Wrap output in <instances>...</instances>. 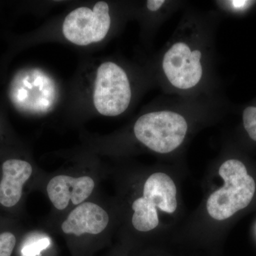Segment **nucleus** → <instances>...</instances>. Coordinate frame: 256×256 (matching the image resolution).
I'll return each mask as SVG.
<instances>
[{
  "label": "nucleus",
  "mask_w": 256,
  "mask_h": 256,
  "mask_svg": "<svg viewBox=\"0 0 256 256\" xmlns=\"http://www.w3.org/2000/svg\"><path fill=\"white\" fill-rule=\"evenodd\" d=\"M254 2L245 1V0H234V1L227 2V3L228 5H230L232 9L237 10V11L246 9L252 4V3Z\"/></svg>",
  "instance_id": "14"
},
{
  "label": "nucleus",
  "mask_w": 256,
  "mask_h": 256,
  "mask_svg": "<svg viewBox=\"0 0 256 256\" xmlns=\"http://www.w3.org/2000/svg\"><path fill=\"white\" fill-rule=\"evenodd\" d=\"M156 208L173 214L178 208L176 185L164 173L156 172L148 178L143 188V196L134 200L132 224L138 232H148L159 225Z\"/></svg>",
  "instance_id": "4"
},
{
  "label": "nucleus",
  "mask_w": 256,
  "mask_h": 256,
  "mask_svg": "<svg viewBox=\"0 0 256 256\" xmlns=\"http://www.w3.org/2000/svg\"><path fill=\"white\" fill-rule=\"evenodd\" d=\"M110 25L108 4L100 1L92 8L82 6L70 12L64 20L62 31L68 41L84 46L104 40Z\"/></svg>",
  "instance_id": "6"
},
{
  "label": "nucleus",
  "mask_w": 256,
  "mask_h": 256,
  "mask_svg": "<svg viewBox=\"0 0 256 256\" xmlns=\"http://www.w3.org/2000/svg\"><path fill=\"white\" fill-rule=\"evenodd\" d=\"M9 96L18 110L42 114L54 107L58 89L54 79L41 69H25L16 74L12 80Z\"/></svg>",
  "instance_id": "3"
},
{
  "label": "nucleus",
  "mask_w": 256,
  "mask_h": 256,
  "mask_svg": "<svg viewBox=\"0 0 256 256\" xmlns=\"http://www.w3.org/2000/svg\"><path fill=\"white\" fill-rule=\"evenodd\" d=\"M50 245V238L43 236L26 244L22 250V256H38Z\"/></svg>",
  "instance_id": "12"
},
{
  "label": "nucleus",
  "mask_w": 256,
  "mask_h": 256,
  "mask_svg": "<svg viewBox=\"0 0 256 256\" xmlns=\"http://www.w3.org/2000/svg\"><path fill=\"white\" fill-rule=\"evenodd\" d=\"M132 98L130 82L126 70L112 62H104L97 70L94 104L99 114L116 117L126 112Z\"/></svg>",
  "instance_id": "5"
},
{
  "label": "nucleus",
  "mask_w": 256,
  "mask_h": 256,
  "mask_svg": "<svg viewBox=\"0 0 256 256\" xmlns=\"http://www.w3.org/2000/svg\"><path fill=\"white\" fill-rule=\"evenodd\" d=\"M218 174L224 180V186L210 195L206 208L214 220H223L250 204L255 194L256 182L238 160L224 162Z\"/></svg>",
  "instance_id": "1"
},
{
  "label": "nucleus",
  "mask_w": 256,
  "mask_h": 256,
  "mask_svg": "<svg viewBox=\"0 0 256 256\" xmlns=\"http://www.w3.org/2000/svg\"><path fill=\"white\" fill-rule=\"evenodd\" d=\"M0 181V204L11 208L18 204L22 196L24 185L31 178L33 168L24 160L10 159L2 164Z\"/></svg>",
  "instance_id": "10"
},
{
  "label": "nucleus",
  "mask_w": 256,
  "mask_h": 256,
  "mask_svg": "<svg viewBox=\"0 0 256 256\" xmlns=\"http://www.w3.org/2000/svg\"><path fill=\"white\" fill-rule=\"evenodd\" d=\"M188 131L185 118L172 110L148 112L140 116L134 126L138 140L160 154L171 152L181 146Z\"/></svg>",
  "instance_id": "2"
},
{
  "label": "nucleus",
  "mask_w": 256,
  "mask_h": 256,
  "mask_svg": "<svg viewBox=\"0 0 256 256\" xmlns=\"http://www.w3.org/2000/svg\"><path fill=\"white\" fill-rule=\"evenodd\" d=\"M109 223V216L102 207L92 202H84L74 208L62 224L64 234L80 236L102 233Z\"/></svg>",
  "instance_id": "9"
},
{
  "label": "nucleus",
  "mask_w": 256,
  "mask_h": 256,
  "mask_svg": "<svg viewBox=\"0 0 256 256\" xmlns=\"http://www.w3.org/2000/svg\"><path fill=\"white\" fill-rule=\"evenodd\" d=\"M16 242V237L11 232L0 234V256H11Z\"/></svg>",
  "instance_id": "13"
},
{
  "label": "nucleus",
  "mask_w": 256,
  "mask_h": 256,
  "mask_svg": "<svg viewBox=\"0 0 256 256\" xmlns=\"http://www.w3.org/2000/svg\"><path fill=\"white\" fill-rule=\"evenodd\" d=\"M242 124L249 137L256 142V106H248L242 114Z\"/></svg>",
  "instance_id": "11"
},
{
  "label": "nucleus",
  "mask_w": 256,
  "mask_h": 256,
  "mask_svg": "<svg viewBox=\"0 0 256 256\" xmlns=\"http://www.w3.org/2000/svg\"><path fill=\"white\" fill-rule=\"evenodd\" d=\"M165 4L164 0H149L146 2V8L151 12L158 11Z\"/></svg>",
  "instance_id": "15"
},
{
  "label": "nucleus",
  "mask_w": 256,
  "mask_h": 256,
  "mask_svg": "<svg viewBox=\"0 0 256 256\" xmlns=\"http://www.w3.org/2000/svg\"><path fill=\"white\" fill-rule=\"evenodd\" d=\"M202 52L186 42H176L163 56L162 68L168 82L178 90L197 86L204 75Z\"/></svg>",
  "instance_id": "7"
},
{
  "label": "nucleus",
  "mask_w": 256,
  "mask_h": 256,
  "mask_svg": "<svg viewBox=\"0 0 256 256\" xmlns=\"http://www.w3.org/2000/svg\"><path fill=\"white\" fill-rule=\"evenodd\" d=\"M95 188L94 178L89 176L74 178L68 175L55 176L48 182L47 194L56 210H64L72 201L74 205L84 203Z\"/></svg>",
  "instance_id": "8"
}]
</instances>
